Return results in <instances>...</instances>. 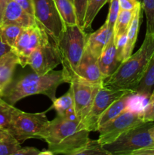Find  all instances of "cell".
Listing matches in <instances>:
<instances>
[{
	"label": "cell",
	"instance_id": "cell-9",
	"mask_svg": "<svg viewBox=\"0 0 154 155\" xmlns=\"http://www.w3.org/2000/svg\"><path fill=\"white\" fill-rule=\"evenodd\" d=\"M69 85L77 119L82 123L90 111L95 96L102 86L89 83L77 75L71 79Z\"/></svg>",
	"mask_w": 154,
	"mask_h": 155
},
{
	"label": "cell",
	"instance_id": "cell-34",
	"mask_svg": "<svg viewBox=\"0 0 154 155\" xmlns=\"http://www.w3.org/2000/svg\"><path fill=\"white\" fill-rule=\"evenodd\" d=\"M18 4L22 7L23 9L27 13L34 17V8H33V0H14Z\"/></svg>",
	"mask_w": 154,
	"mask_h": 155
},
{
	"label": "cell",
	"instance_id": "cell-5",
	"mask_svg": "<svg viewBox=\"0 0 154 155\" xmlns=\"http://www.w3.org/2000/svg\"><path fill=\"white\" fill-rule=\"evenodd\" d=\"M153 128V122L143 123L129 129L103 147L109 155H132L138 150L154 147L152 137Z\"/></svg>",
	"mask_w": 154,
	"mask_h": 155
},
{
	"label": "cell",
	"instance_id": "cell-43",
	"mask_svg": "<svg viewBox=\"0 0 154 155\" xmlns=\"http://www.w3.org/2000/svg\"><path fill=\"white\" fill-rule=\"evenodd\" d=\"M152 139H153V142H154V128H153V130H152Z\"/></svg>",
	"mask_w": 154,
	"mask_h": 155
},
{
	"label": "cell",
	"instance_id": "cell-44",
	"mask_svg": "<svg viewBox=\"0 0 154 155\" xmlns=\"http://www.w3.org/2000/svg\"><path fill=\"white\" fill-rule=\"evenodd\" d=\"M2 24V18L1 17H0V26H1Z\"/></svg>",
	"mask_w": 154,
	"mask_h": 155
},
{
	"label": "cell",
	"instance_id": "cell-26",
	"mask_svg": "<svg viewBox=\"0 0 154 155\" xmlns=\"http://www.w3.org/2000/svg\"><path fill=\"white\" fill-rule=\"evenodd\" d=\"M16 107L0 98V130L8 132Z\"/></svg>",
	"mask_w": 154,
	"mask_h": 155
},
{
	"label": "cell",
	"instance_id": "cell-7",
	"mask_svg": "<svg viewBox=\"0 0 154 155\" xmlns=\"http://www.w3.org/2000/svg\"><path fill=\"white\" fill-rule=\"evenodd\" d=\"M34 18L51 39L57 43L61 36L65 24L59 14L54 0H33Z\"/></svg>",
	"mask_w": 154,
	"mask_h": 155
},
{
	"label": "cell",
	"instance_id": "cell-32",
	"mask_svg": "<svg viewBox=\"0 0 154 155\" xmlns=\"http://www.w3.org/2000/svg\"><path fill=\"white\" fill-rule=\"evenodd\" d=\"M142 113V120L144 123L154 122V89L149 97V101Z\"/></svg>",
	"mask_w": 154,
	"mask_h": 155
},
{
	"label": "cell",
	"instance_id": "cell-46",
	"mask_svg": "<svg viewBox=\"0 0 154 155\" xmlns=\"http://www.w3.org/2000/svg\"><path fill=\"white\" fill-rule=\"evenodd\" d=\"M138 1H139V2H140V3H141V2H142V1H143V0H138Z\"/></svg>",
	"mask_w": 154,
	"mask_h": 155
},
{
	"label": "cell",
	"instance_id": "cell-45",
	"mask_svg": "<svg viewBox=\"0 0 154 155\" xmlns=\"http://www.w3.org/2000/svg\"><path fill=\"white\" fill-rule=\"evenodd\" d=\"M10 1H12V0H6V2H10Z\"/></svg>",
	"mask_w": 154,
	"mask_h": 155
},
{
	"label": "cell",
	"instance_id": "cell-38",
	"mask_svg": "<svg viewBox=\"0 0 154 155\" xmlns=\"http://www.w3.org/2000/svg\"><path fill=\"white\" fill-rule=\"evenodd\" d=\"M11 48L10 46H8V45H6L2 39L1 36H0V56L3 55L4 54L7 53L8 51H11Z\"/></svg>",
	"mask_w": 154,
	"mask_h": 155
},
{
	"label": "cell",
	"instance_id": "cell-33",
	"mask_svg": "<svg viewBox=\"0 0 154 155\" xmlns=\"http://www.w3.org/2000/svg\"><path fill=\"white\" fill-rule=\"evenodd\" d=\"M127 42V33H124L122 36H119L116 41V52H117V57L119 61L121 63L123 62V54L124 50H125V45Z\"/></svg>",
	"mask_w": 154,
	"mask_h": 155
},
{
	"label": "cell",
	"instance_id": "cell-16",
	"mask_svg": "<svg viewBox=\"0 0 154 155\" xmlns=\"http://www.w3.org/2000/svg\"><path fill=\"white\" fill-rule=\"evenodd\" d=\"M113 34V30L105 22L98 30L88 36L85 47L98 59Z\"/></svg>",
	"mask_w": 154,
	"mask_h": 155
},
{
	"label": "cell",
	"instance_id": "cell-41",
	"mask_svg": "<svg viewBox=\"0 0 154 155\" xmlns=\"http://www.w3.org/2000/svg\"><path fill=\"white\" fill-rule=\"evenodd\" d=\"M8 133V132H7L6 130H0V139H2Z\"/></svg>",
	"mask_w": 154,
	"mask_h": 155
},
{
	"label": "cell",
	"instance_id": "cell-36",
	"mask_svg": "<svg viewBox=\"0 0 154 155\" xmlns=\"http://www.w3.org/2000/svg\"><path fill=\"white\" fill-rule=\"evenodd\" d=\"M40 151L33 147H21L14 155H39Z\"/></svg>",
	"mask_w": 154,
	"mask_h": 155
},
{
	"label": "cell",
	"instance_id": "cell-29",
	"mask_svg": "<svg viewBox=\"0 0 154 155\" xmlns=\"http://www.w3.org/2000/svg\"><path fill=\"white\" fill-rule=\"evenodd\" d=\"M109 155V153L104 148L98 140L89 139L87 145L79 152L78 155Z\"/></svg>",
	"mask_w": 154,
	"mask_h": 155
},
{
	"label": "cell",
	"instance_id": "cell-27",
	"mask_svg": "<svg viewBox=\"0 0 154 155\" xmlns=\"http://www.w3.org/2000/svg\"><path fill=\"white\" fill-rule=\"evenodd\" d=\"M21 148V143L9 133L0 139V155H14Z\"/></svg>",
	"mask_w": 154,
	"mask_h": 155
},
{
	"label": "cell",
	"instance_id": "cell-30",
	"mask_svg": "<svg viewBox=\"0 0 154 155\" xmlns=\"http://www.w3.org/2000/svg\"><path fill=\"white\" fill-rule=\"evenodd\" d=\"M110 10H109L108 15H107V18L105 22L110 29L114 30L115 24H116L118 15L120 12V5H119V0H110Z\"/></svg>",
	"mask_w": 154,
	"mask_h": 155
},
{
	"label": "cell",
	"instance_id": "cell-8",
	"mask_svg": "<svg viewBox=\"0 0 154 155\" xmlns=\"http://www.w3.org/2000/svg\"><path fill=\"white\" fill-rule=\"evenodd\" d=\"M143 123L141 111L128 107L114 119L98 128V142L102 145L110 143L125 131Z\"/></svg>",
	"mask_w": 154,
	"mask_h": 155
},
{
	"label": "cell",
	"instance_id": "cell-2",
	"mask_svg": "<svg viewBox=\"0 0 154 155\" xmlns=\"http://www.w3.org/2000/svg\"><path fill=\"white\" fill-rule=\"evenodd\" d=\"M69 83L67 75L62 71H51L44 75L33 73L18 79L6 88L2 96L9 104H16L18 101L33 95H44L52 101L56 98V91L60 85Z\"/></svg>",
	"mask_w": 154,
	"mask_h": 155
},
{
	"label": "cell",
	"instance_id": "cell-14",
	"mask_svg": "<svg viewBox=\"0 0 154 155\" xmlns=\"http://www.w3.org/2000/svg\"><path fill=\"white\" fill-rule=\"evenodd\" d=\"M2 24H11L24 28L36 24L34 17L27 13L14 0L7 2L2 16Z\"/></svg>",
	"mask_w": 154,
	"mask_h": 155
},
{
	"label": "cell",
	"instance_id": "cell-42",
	"mask_svg": "<svg viewBox=\"0 0 154 155\" xmlns=\"http://www.w3.org/2000/svg\"><path fill=\"white\" fill-rule=\"evenodd\" d=\"M2 89L1 84H0V96H2Z\"/></svg>",
	"mask_w": 154,
	"mask_h": 155
},
{
	"label": "cell",
	"instance_id": "cell-17",
	"mask_svg": "<svg viewBox=\"0 0 154 155\" xmlns=\"http://www.w3.org/2000/svg\"><path fill=\"white\" fill-rule=\"evenodd\" d=\"M18 64H19V58L12 50L0 56V84L2 93L11 83L14 72Z\"/></svg>",
	"mask_w": 154,
	"mask_h": 155
},
{
	"label": "cell",
	"instance_id": "cell-24",
	"mask_svg": "<svg viewBox=\"0 0 154 155\" xmlns=\"http://www.w3.org/2000/svg\"><path fill=\"white\" fill-rule=\"evenodd\" d=\"M23 29L24 27L15 24H2L0 26V36L6 45L11 48V50Z\"/></svg>",
	"mask_w": 154,
	"mask_h": 155
},
{
	"label": "cell",
	"instance_id": "cell-10",
	"mask_svg": "<svg viewBox=\"0 0 154 155\" xmlns=\"http://www.w3.org/2000/svg\"><path fill=\"white\" fill-rule=\"evenodd\" d=\"M49 41V36L46 32L36 24L23 29L12 48V51L18 55L19 64L24 68L27 66V60L30 54L35 49Z\"/></svg>",
	"mask_w": 154,
	"mask_h": 155
},
{
	"label": "cell",
	"instance_id": "cell-19",
	"mask_svg": "<svg viewBox=\"0 0 154 155\" xmlns=\"http://www.w3.org/2000/svg\"><path fill=\"white\" fill-rule=\"evenodd\" d=\"M52 102V107L57 111L58 116L70 120H78L74 107L72 92L70 88L64 95L58 98H56Z\"/></svg>",
	"mask_w": 154,
	"mask_h": 155
},
{
	"label": "cell",
	"instance_id": "cell-6",
	"mask_svg": "<svg viewBox=\"0 0 154 155\" xmlns=\"http://www.w3.org/2000/svg\"><path fill=\"white\" fill-rule=\"evenodd\" d=\"M45 113H27L17 108L8 132L21 144L27 139H39L49 123Z\"/></svg>",
	"mask_w": 154,
	"mask_h": 155
},
{
	"label": "cell",
	"instance_id": "cell-12",
	"mask_svg": "<svg viewBox=\"0 0 154 155\" xmlns=\"http://www.w3.org/2000/svg\"><path fill=\"white\" fill-rule=\"evenodd\" d=\"M59 64H61L59 51L55 44L50 41L35 49L27 60V65L39 75L48 74Z\"/></svg>",
	"mask_w": 154,
	"mask_h": 155
},
{
	"label": "cell",
	"instance_id": "cell-11",
	"mask_svg": "<svg viewBox=\"0 0 154 155\" xmlns=\"http://www.w3.org/2000/svg\"><path fill=\"white\" fill-rule=\"evenodd\" d=\"M129 93H135L130 89H120L102 86L94 100L90 111L82 124L90 132L98 131V121L103 112L121 97Z\"/></svg>",
	"mask_w": 154,
	"mask_h": 155
},
{
	"label": "cell",
	"instance_id": "cell-4",
	"mask_svg": "<svg viewBox=\"0 0 154 155\" xmlns=\"http://www.w3.org/2000/svg\"><path fill=\"white\" fill-rule=\"evenodd\" d=\"M87 37L84 29L78 24L65 26L61 36L55 43L60 54L63 71L67 75L69 82L76 75L75 71L85 49Z\"/></svg>",
	"mask_w": 154,
	"mask_h": 155
},
{
	"label": "cell",
	"instance_id": "cell-48",
	"mask_svg": "<svg viewBox=\"0 0 154 155\" xmlns=\"http://www.w3.org/2000/svg\"></svg>",
	"mask_w": 154,
	"mask_h": 155
},
{
	"label": "cell",
	"instance_id": "cell-18",
	"mask_svg": "<svg viewBox=\"0 0 154 155\" xmlns=\"http://www.w3.org/2000/svg\"><path fill=\"white\" fill-rule=\"evenodd\" d=\"M142 11L143 9L141 7V3L140 2L134 9V15H133L129 27H128V32H127V42L125 47V50H124L123 61L128 59L132 54L133 50L135 46L140 25Z\"/></svg>",
	"mask_w": 154,
	"mask_h": 155
},
{
	"label": "cell",
	"instance_id": "cell-15",
	"mask_svg": "<svg viewBox=\"0 0 154 155\" xmlns=\"http://www.w3.org/2000/svg\"><path fill=\"white\" fill-rule=\"evenodd\" d=\"M98 62L100 70L105 79L110 77L121 64L117 57L113 34L98 58Z\"/></svg>",
	"mask_w": 154,
	"mask_h": 155
},
{
	"label": "cell",
	"instance_id": "cell-25",
	"mask_svg": "<svg viewBox=\"0 0 154 155\" xmlns=\"http://www.w3.org/2000/svg\"><path fill=\"white\" fill-rule=\"evenodd\" d=\"M110 0H88L85 16L84 19L83 29L88 30L91 27L92 22L101 8Z\"/></svg>",
	"mask_w": 154,
	"mask_h": 155
},
{
	"label": "cell",
	"instance_id": "cell-47",
	"mask_svg": "<svg viewBox=\"0 0 154 155\" xmlns=\"http://www.w3.org/2000/svg\"><path fill=\"white\" fill-rule=\"evenodd\" d=\"M69 1H71V2H72V3H73V0H69Z\"/></svg>",
	"mask_w": 154,
	"mask_h": 155
},
{
	"label": "cell",
	"instance_id": "cell-40",
	"mask_svg": "<svg viewBox=\"0 0 154 155\" xmlns=\"http://www.w3.org/2000/svg\"><path fill=\"white\" fill-rule=\"evenodd\" d=\"M39 155H53V153L51 152V151H50L48 149H47V150H45V151H40Z\"/></svg>",
	"mask_w": 154,
	"mask_h": 155
},
{
	"label": "cell",
	"instance_id": "cell-22",
	"mask_svg": "<svg viewBox=\"0 0 154 155\" xmlns=\"http://www.w3.org/2000/svg\"><path fill=\"white\" fill-rule=\"evenodd\" d=\"M65 26L78 24L73 3L69 0H54Z\"/></svg>",
	"mask_w": 154,
	"mask_h": 155
},
{
	"label": "cell",
	"instance_id": "cell-20",
	"mask_svg": "<svg viewBox=\"0 0 154 155\" xmlns=\"http://www.w3.org/2000/svg\"><path fill=\"white\" fill-rule=\"evenodd\" d=\"M135 93H129L124 96L121 97L118 100L113 103L111 105L109 106L104 112L100 116L99 119L98 121V130L99 127H102L103 125L106 124L110 121L111 120L114 119L115 117L120 114L123 110L128 107L130 104V100L132 98Z\"/></svg>",
	"mask_w": 154,
	"mask_h": 155
},
{
	"label": "cell",
	"instance_id": "cell-39",
	"mask_svg": "<svg viewBox=\"0 0 154 155\" xmlns=\"http://www.w3.org/2000/svg\"><path fill=\"white\" fill-rule=\"evenodd\" d=\"M6 4H7L6 0H0V17H1L2 20V16H3V14H4Z\"/></svg>",
	"mask_w": 154,
	"mask_h": 155
},
{
	"label": "cell",
	"instance_id": "cell-35",
	"mask_svg": "<svg viewBox=\"0 0 154 155\" xmlns=\"http://www.w3.org/2000/svg\"><path fill=\"white\" fill-rule=\"evenodd\" d=\"M120 9L122 10H134L137 5L140 3L138 0H119Z\"/></svg>",
	"mask_w": 154,
	"mask_h": 155
},
{
	"label": "cell",
	"instance_id": "cell-28",
	"mask_svg": "<svg viewBox=\"0 0 154 155\" xmlns=\"http://www.w3.org/2000/svg\"><path fill=\"white\" fill-rule=\"evenodd\" d=\"M141 7L146 19V33L154 34V0H143Z\"/></svg>",
	"mask_w": 154,
	"mask_h": 155
},
{
	"label": "cell",
	"instance_id": "cell-1",
	"mask_svg": "<svg viewBox=\"0 0 154 155\" xmlns=\"http://www.w3.org/2000/svg\"><path fill=\"white\" fill-rule=\"evenodd\" d=\"M90 131L80 121L66 119L57 115L49 121L39 136L48 143V149L53 154L78 155L87 145Z\"/></svg>",
	"mask_w": 154,
	"mask_h": 155
},
{
	"label": "cell",
	"instance_id": "cell-37",
	"mask_svg": "<svg viewBox=\"0 0 154 155\" xmlns=\"http://www.w3.org/2000/svg\"><path fill=\"white\" fill-rule=\"evenodd\" d=\"M132 155H154V147L143 148L133 153Z\"/></svg>",
	"mask_w": 154,
	"mask_h": 155
},
{
	"label": "cell",
	"instance_id": "cell-21",
	"mask_svg": "<svg viewBox=\"0 0 154 155\" xmlns=\"http://www.w3.org/2000/svg\"><path fill=\"white\" fill-rule=\"evenodd\" d=\"M154 89V53L149 60L144 75L136 87L135 94L140 96L149 98Z\"/></svg>",
	"mask_w": 154,
	"mask_h": 155
},
{
	"label": "cell",
	"instance_id": "cell-31",
	"mask_svg": "<svg viewBox=\"0 0 154 155\" xmlns=\"http://www.w3.org/2000/svg\"><path fill=\"white\" fill-rule=\"evenodd\" d=\"M88 0H73V5L76 13L78 25L83 29L84 19L85 16Z\"/></svg>",
	"mask_w": 154,
	"mask_h": 155
},
{
	"label": "cell",
	"instance_id": "cell-3",
	"mask_svg": "<svg viewBox=\"0 0 154 155\" xmlns=\"http://www.w3.org/2000/svg\"><path fill=\"white\" fill-rule=\"evenodd\" d=\"M153 53L154 34L146 33L140 48L121 63L118 69L104 80L103 86L114 89H130L134 92L144 75Z\"/></svg>",
	"mask_w": 154,
	"mask_h": 155
},
{
	"label": "cell",
	"instance_id": "cell-23",
	"mask_svg": "<svg viewBox=\"0 0 154 155\" xmlns=\"http://www.w3.org/2000/svg\"><path fill=\"white\" fill-rule=\"evenodd\" d=\"M134 10L129 11L120 9L116 24H115L114 30H113V37H114L115 41L122 34L127 33L128 27L132 20L133 15H134Z\"/></svg>",
	"mask_w": 154,
	"mask_h": 155
},
{
	"label": "cell",
	"instance_id": "cell-13",
	"mask_svg": "<svg viewBox=\"0 0 154 155\" xmlns=\"http://www.w3.org/2000/svg\"><path fill=\"white\" fill-rule=\"evenodd\" d=\"M75 74L89 83L101 86H103L105 80L100 70L98 58H96L86 47L76 68Z\"/></svg>",
	"mask_w": 154,
	"mask_h": 155
}]
</instances>
